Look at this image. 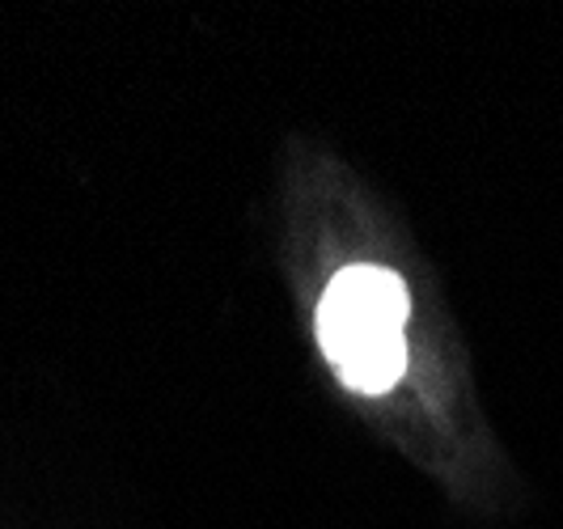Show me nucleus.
I'll use <instances>...</instances> for the list:
<instances>
[{
    "instance_id": "obj_1",
    "label": "nucleus",
    "mask_w": 563,
    "mask_h": 529,
    "mask_svg": "<svg viewBox=\"0 0 563 529\" xmlns=\"http://www.w3.org/2000/svg\"><path fill=\"white\" fill-rule=\"evenodd\" d=\"M407 313H411L407 284L390 267L352 263L327 284L313 331L322 343V356L331 361L347 390L382 394L402 377Z\"/></svg>"
}]
</instances>
